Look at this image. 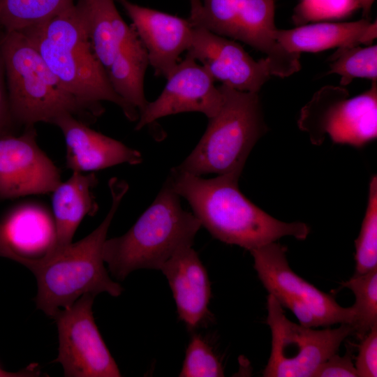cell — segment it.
Returning a JSON list of instances; mask_svg holds the SVG:
<instances>
[{
	"label": "cell",
	"mask_w": 377,
	"mask_h": 377,
	"mask_svg": "<svg viewBox=\"0 0 377 377\" xmlns=\"http://www.w3.org/2000/svg\"><path fill=\"white\" fill-rule=\"evenodd\" d=\"M240 175L232 172L204 179L174 168L168 178L201 226L223 242L251 251L285 236L307 237L310 228L306 223L279 221L246 198L238 186Z\"/></svg>",
	"instance_id": "cell-1"
},
{
	"label": "cell",
	"mask_w": 377,
	"mask_h": 377,
	"mask_svg": "<svg viewBox=\"0 0 377 377\" xmlns=\"http://www.w3.org/2000/svg\"><path fill=\"white\" fill-rule=\"evenodd\" d=\"M108 184L111 207L104 220L92 232L42 260L24 265L36 279V306L47 316L54 317L59 309L71 306L84 294L96 296L105 292L118 297L123 292V288L110 279L104 266L103 247L112 220L128 186L115 177Z\"/></svg>",
	"instance_id": "cell-2"
},
{
	"label": "cell",
	"mask_w": 377,
	"mask_h": 377,
	"mask_svg": "<svg viewBox=\"0 0 377 377\" xmlns=\"http://www.w3.org/2000/svg\"><path fill=\"white\" fill-rule=\"evenodd\" d=\"M182 209L168 177L151 205L124 235L105 241L103 258L115 279L123 281L139 269H161L182 248L192 246L201 227Z\"/></svg>",
	"instance_id": "cell-3"
},
{
	"label": "cell",
	"mask_w": 377,
	"mask_h": 377,
	"mask_svg": "<svg viewBox=\"0 0 377 377\" xmlns=\"http://www.w3.org/2000/svg\"><path fill=\"white\" fill-rule=\"evenodd\" d=\"M7 91L15 123L27 126L52 124L59 116L71 114L92 121L103 107L83 103L71 95L51 71L37 49L21 31L0 37Z\"/></svg>",
	"instance_id": "cell-4"
},
{
	"label": "cell",
	"mask_w": 377,
	"mask_h": 377,
	"mask_svg": "<svg viewBox=\"0 0 377 377\" xmlns=\"http://www.w3.org/2000/svg\"><path fill=\"white\" fill-rule=\"evenodd\" d=\"M223 103L200 142L176 169L194 175L242 173L252 148L266 132L258 93L219 86Z\"/></svg>",
	"instance_id": "cell-5"
},
{
	"label": "cell",
	"mask_w": 377,
	"mask_h": 377,
	"mask_svg": "<svg viewBox=\"0 0 377 377\" xmlns=\"http://www.w3.org/2000/svg\"><path fill=\"white\" fill-rule=\"evenodd\" d=\"M297 125L313 145L328 135L334 143L362 147L377 136L376 81L352 98L343 87L320 88L302 108Z\"/></svg>",
	"instance_id": "cell-6"
},
{
	"label": "cell",
	"mask_w": 377,
	"mask_h": 377,
	"mask_svg": "<svg viewBox=\"0 0 377 377\" xmlns=\"http://www.w3.org/2000/svg\"><path fill=\"white\" fill-rule=\"evenodd\" d=\"M267 309L272 348L263 372L265 377H313L320 364L354 334L350 324L324 330L296 324L286 317L283 307L269 294Z\"/></svg>",
	"instance_id": "cell-7"
},
{
	"label": "cell",
	"mask_w": 377,
	"mask_h": 377,
	"mask_svg": "<svg viewBox=\"0 0 377 377\" xmlns=\"http://www.w3.org/2000/svg\"><path fill=\"white\" fill-rule=\"evenodd\" d=\"M274 0H208L207 18L214 34L242 41L264 53L271 75L289 77L301 69L300 54L275 39Z\"/></svg>",
	"instance_id": "cell-8"
},
{
	"label": "cell",
	"mask_w": 377,
	"mask_h": 377,
	"mask_svg": "<svg viewBox=\"0 0 377 377\" xmlns=\"http://www.w3.org/2000/svg\"><path fill=\"white\" fill-rule=\"evenodd\" d=\"M95 297L84 294L53 317L59 339V353L54 362L61 364L66 377L121 376L94 321Z\"/></svg>",
	"instance_id": "cell-9"
},
{
	"label": "cell",
	"mask_w": 377,
	"mask_h": 377,
	"mask_svg": "<svg viewBox=\"0 0 377 377\" xmlns=\"http://www.w3.org/2000/svg\"><path fill=\"white\" fill-rule=\"evenodd\" d=\"M21 31L37 49L64 88L75 98L99 107H103L101 101L112 102L121 108L128 120L138 119V110L117 94L106 70L92 51L60 47L45 38L35 26Z\"/></svg>",
	"instance_id": "cell-10"
},
{
	"label": "cell",
	"mask_w": 377,
	"mask_h": 377,
	"mask_svg": "<svg viewBox=\"0 0 377 377\" xmlns=\"http://www.w3.org/2000/svg\"><path fill=\"white\" fill-rule=\"evenodd\" d=\"M263 286L276 300L291 298L310 311L320 326L350 324L356 320L354 307L340 306L330 295L297 275L289 266L286 247L276 242L249 251Z\"/></svg>",
	"instance_id": "cell-11"
},
{
	"label": "cell",
	"mask_w": 377,
	"mask_h": 377,
	"mask_svg": "<svg viewBox=\"0 0 377 377\" xmlns=\"http://www.w3.org/2000/svg\"><path fill=\"white\" fill-rule=\"evenodd\" d=\"M59 169L36 142L34 126L20 135H0V200L52 193Z\"/></svg>",
	"instance_id": "cell-12"
},
{
	"label": "cell",
	"mask_w": 377,
	"mask_h": 377,
	"mask_svg": "<svg viewBox=\"0 0 377 377\" xmlns=\"http://www.w3.org/2000/svg\"><path fill=\"white\" fill-rule=\"evenodd\" d=\"M159 96L148 102L140 113L135 130L159 118L186 112H198L212 118L223 103V93L214 80L197 61L188 55L176 65Z\"/></svg>",
	"instance_id": "cell-13"
},
{
	"label": "cell",
	"mask_w": 377,
	"mask_h": 377,
	"mask_svg": "<svg viewBox=\"0 0 377 377\" xmlns=\"http://www.w3.org/2000/svg\"><path fill=\"white\" fill-rule=\"evenodd\" d=\"M188 55L200 63L214 81L238 91L258 93L270 78L266 58L254 60L233 39L194 27Z\"/></svg>",
	"instance_id": "cell-14"
},
{
	"label": "cell",
	"mask_w": 377,
	"mask_h": 377,
	"mask_svg": "<svg viewBox=\"0 0 377 377\" xmlns=\"http://www.w3.org/2000/svg\"><path fill=\"white\" fill-rule=\"evenodd\" d=\"M131 20L144 45L149 65L157 76L166 78L191 46L193 26L188 19L118 0Z\"/></svg>",
	"instance_id": "cell-15"
},
{
	"label": "cell",
	"mask_w": 377,
	"mask_h": 377,
	"mask_svg": "<svg viewBox=\"0 0 377 377\" xmlns=\"http://www.w3.org/2000/svg\"><path fill=\"white\" fill-rule=\"evenodd\" d=\"M61 131L66 146V166L73 172H88L126 163L136 165L141 154L122 142L97 132L71 114L52 122Z\"/></svg>",
	"instance_id": "cell-16"
},
{
	"label": "cell",
	"mask_w": 377,
	"mask_h": 377,
	"mask_svg": "<svg viewBox=\"0 0 377 377\" xmlns=\"http://www.w3.org/2000/svg\"><path fill=\"white\" fill-rule=\"evenodd\" d=\"M0 229L8 258L24 266L50 256L55 250L53 216L40 205L24 203L13 207L1 219Z\"/></svg>",
	"instance_id": "cell-17"
},
{
	"label": "cell",
	"mask_w": 377,
	"mask_h": 377,
	"mask_svg": "<svg viewBox=\"0 0 377 377\" xmlns=\"http://www.w3.org/2000/svg\"><path fill=\"white\" fill-rule=\"evenodd\" d=\"M166 277L179 318L190 331L210 317L208 309L212 295L207 272L192 246L181 249L160 269Z\"/></svg>",
	"instance_id": "cell-18"
},
{
	"label": "cell",
	"mask_w": 377,
	"mask_h": 377,
	"mask_svg": "<svg viewBox=\"0 0 377 377\" xmlns=\"http://www.w3.org/2000/svg\"><path fill=\"white\" fill-rule=\"evenodd\" d=\"M377 36V21L362 18L348 22H316L274 32L275 39L286 50L301 54L333 47L370 45Z\"/></svg>",
	"instance_id": "cell-19"
},
{
	"label": "cell",
	"mask_w": 377,
	"mask_h": 377,
	"mask_svg": "<svg viewBox=\"0 0 377 377\" xmlns=\"http://www.w3.org/2000/svg\"><path fill=\"white\" fill-rule=\"evenodd\" d=\"M96 184L94 173L73 172L68 179L61 182L52 192V216L57 230L54 251L71 244L83 218L86 215L93 216L97 212L93 193Z\"/></svg>",
	"instance_id": "cell-20"
},
{
	"label": "cell",
	"mask_w": 377,
	"mask_h": 377,
	"mask_svg": "<svg viewBox=\"0 0 377 377\" xmlns=\"http://www.w3.org/2000/svg\"><path fill=\"white\" fill-rule=\"evenodd\" d=\"M91 50L105 70L121 45L139 40L132 26H128L114 0H78Z\"/></svg>",
	"instance_id": "cell-21"
},
{
	"label": "cell",
	"mask_w": 377,
	"mask_h": 377,
	"mask_svg": "<svg viewBox=\"0 0 377 377\" xmlns=\"http://www.w3.org/2000/svg\"><path fill=\"white\" fill-rule=\"evenodd\" d=\"M149 65L147 51L140 40L121 45L106 70L109 80L118 95L140 113L148 103L144 91V79Z\"/></svg>",
	"instance_id": "cell-22"
},
{
	"label": "cell",
	"mask_w": 377,
	"mask_h": 377,
	"mask_svg": "<svg viewBox=\"0 0 377 377\" xmlns=\"http://www.w3.org/2000/svg\"><path fill=\"white\" fill-rule=\"evenodd\" d=\"M34 26L45 38L60 47L92 51L84 15L77 3H73L53 17Z\"/></svg>",
	"instance_id": "cell-23"
},
{
	"label": "cell",
	"mask_w": 377,
	"mask_h": 377,
	"mask_svg": "<svg viewBox=\"0 0 377 377\" xmlns=\"http://www.w3.org/2000/svg\"><path fill=\"white\" fill-rule=\"evenodd\" d=\"M73 3V0H0V28L21 31L40 24Z\"/></svg>",
	"instance_id": "cell-24"
},
{
	"label": "cell",
	"mask_w": 377,
	"mask_h": 377,
	"mask_svg": "<svg viewBox=\"0 0 377 377\" xmlns=\"http://www.w3.org/2000/svg\"><path fill=\"white\" fill-rule=\"evenodd\" d=\"M326 73L341 77L340 84L346 86L357 77L377 81V46L370 45L339 47L329 58Z\"/></svg>",
	"instance_id": "cell-25"
},
{
	"label": "cell",
	"mask_w": 377,
	"mask_h": 377,
	"mask_svg": "<svg viewBox=\"0 0 377 377\" xmlns=\"http://www.w3.org/2000/svg\"><path fill=\"white\" fill-rule=\"evenodd\" d=\"M342 286L350 289L355 295L353 306L356 320L353 330L360 339L377 325V267L362 274H353Z\"/></svg>",
	"instance_id": "cell-26"
},
{
	"label": "cell",
	"mask_w": 377,
	"mask_h": 377,
	"mask_svg": "<svg viewBox=\"0 0 377 377\" xmlns=\"http://www.w3.org/2000/svg\"><path fill=\"white\" fill-rule=\"evenodd\" d=\"M355 272L362 274L377 267V178L369 183L368 203L359 236L355 241Z\"/></svg>",
	"instance_id": "cell-27"
},
{
	"label": "cell",
	"mask_w": 377,
	"mask_h": 377,
	"mask_svg": "<svg viewBox=\"0 0 377 377\" xmlns=\"http://www.w3.org/2000/svg\"><path fill=\"white\" fill-rule=\"evenodd\" d=\"M179 376H224L222 362L208 341L200 334L193 333L186 350Z\"/></svg>",
	"instance_id": "cell-28"
},
{
	"label": "cell",
	"mask_w": 377,
	"mask_h": 377,
	"mask_svg": "<svg viewBox=\"0 0 377 377\" xmlns=\"http://www.w3.org/2000/svg\"><path fill=\"white\" fill-rule=\"evenodd\" d=\"M360 8L359 0H300L292 20L297 27L346 18Z\"/></svg>",
	"instance_id": "cell-29"
},
{
	"label": "cell",
	"mask_w": 377,
	"mask_h": 377,
	"mask_svg": "<svg viewBox=\"0 0 377 377\" xmlns=\"http://www.w3.org/2000/svg\"><path fill=\"white\" fill-rule=\"evenodd\" d=\"M354 360L357 377L377 376V325L360 339Z\"/></svg>",
	"instance_id": "cell-30"
},
{
	"label": "cell",
	"mask_w": 377,
	"mask_h": 377,
	"mask_svg": "<svg viewBox=\"0 0 377 377\" xmlns=\"http://www.w3.org/2000/svg\"><path fill=\"white\" fill-rule=\"evenodd\" d=\"M313 377H357L351 353L334 354L320 364Z\"/></svg>",
	"instance_id": "cell-31"
},
{
	"label": "cell",
	"mask_w": 377,
	"mask_h": 377,
	"mask_svg": "<svg viewBox=\"0 0 377 377\" xmlns=\"http://www.w3.org/2000/svg\"><path fill=\"white\" fill-rule=\"evenodd\" d=\"M6 83L5 68L0 47V135L12 133L11 131L15 123L10 111Z\"/></svg>",
	"instance_id": "cell-32"
},
{
	"label": "cell",
	"mask_w": 377,
	"mask_h": 377,
	"mask_svg": "<svg viewBox=\"0 0 377 377\" xmlns=\"http://www.w3.org/2000/svg\"><path fill=\"white\" fill-rule=\"evenodd\" d=\"M40 374V371L36 364H30L29 367L18 372L6 371L0 365V377L38 376Z\"/></svg>",
	"instance_id": "cell-33"
},
{
	"label": "cell",
	"mask_w": 377,
	"mask_h": 377,
	"mask_svg": "<svg viewBox=\"0 0 377 377\" xmlns=\"http://www.w3.org/2000/svg\"><path fill=\"white\" fill-rule=\"evenodd\" d=\"M359 1L363 18L369 19L371 10L375 0H359Z\"/></svg>",
	"instance_id": "cell-34"
},
{
	"label": "cell",
	"mask_w": 377,
	"mask_h": 377,
	"mask_svg": "<svg viewBox=\"0 0 377 377\" xmlns=\"http://www.w3.org/2000/svg\"><path fill=\"white\" fill-rule=\"evenodd\" d=\"M191 3V14L189 20H194L199 14L201 9L200 0H190Z\"/></svg>",
	"instance_id": "cell-35"
},
{
	"label": "cell",
	"mask_w": 377,
	"mask_h": 377,
	"mask_svg": "<svg viewBox=\"0 0 377 377\" xmlns=\"http://www.w3.org/2000/svg\"><path fill=\"white\" fill-rule=\"evenodd\" d=\"M8 251L6 247L4 244V242L2 239L1 229H0V256L5 257L8 258Z\"/></svg>",
	"instance_id": "cell-36"
}]
</instances>
